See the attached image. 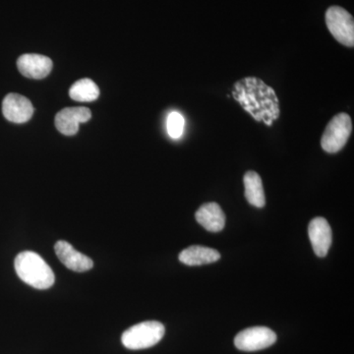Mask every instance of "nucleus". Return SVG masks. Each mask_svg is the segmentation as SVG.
I'll return each mask as SVG.
<instances>
[{"instance_id": "f257e3e1", "label": "nucleus", "mask_w": 354, "mask_h": 354, "mask_svg": "<svg viewBox=\"0 0 354 354\" xmlns=\"http://www.w3.org/2000/svg\"><path fill=\"white\" fill-rule=\"evenodd\" d=\"M232 95L254 120L262 121L267 127H272L279 118L281 111L276 92L259 78L246 77L237 81Z\"/></svg>"}, {"instance_id": "f03ea898", "label": "nucleus", "mask_w": 354, "mask_h": 354, "mask_svg": "<svg viewBox=\"0 0 354 354\" xmlns=\"http://www.w3.org/2000/svg\"><path fill=\"white\" fill-rule=\"evenodd\" d=\"M14 266L18 277L32 288L48 290L55 283L53 270L38 253L24 251L18 254Z\"/></svg>"}, {"instance_id": "7ed1b4c3", "label": "nucleus", "mask_w": 354, "mask_h": 354, "mask_svg": "<svg viewBox=\"0 0 354 354\" xmlns=\"http://www.w3.org/2000/svg\"><path fill=\"white\" fill-rule=\"evenodd\" d=\"M165 326L157 321H147L133 326L123 333L121 342L123 346L132 351L152 348L162 341Z\"/></svg>"}, {"instance_id": "20e7f679", "label": "nucleus", "mask_w": 354, "mask_h": 354, "mask_svg": "<svg viewBox=\"0 0 354 354\" xmlns=\"http://www.w3.org/2000/svg\"><path fill=\"white\" fill-rule=\"evenodd\" d=\"M353 122L348 113H339L328 123L321 139V146L325 152H339L351 137Z\"/></svg>"}, {"instance_id": "39448f33", "label": "nucleus", "mask_w": 354, "mask_h": 354, "mask_svg": "<svg viewBox=\"0 0 354 354\" xmlns=\"http://www.w3.org/2000/svg\"><path fill=\"white\" fill-rule=\"evenodd\" d=\"M328 29L339 43L346 46H354V21L346 9L332 6L326 12Z\"/></svg>"}, {"instance_id": "423d86ee", "label": "nucleus", "mask_w": 354, "mask_h": 354, "mask_svg": "<svg viewBox=\"0 0 354 354\" xmlns=\"http://www.w3.org/2000/svg\"><path fill=\"white\" fill-rule=\"evenodd\" d=\"M277 341L274 330L267 327H252L241 330L234 339V344L239 351H257L269 348Z\"/></svg>"}, {"instance_id": "0eeeda50", "label": "nucleus", "mask_w": 354, "mask_h": 354, "mask_svg": "<svg viewBox=\"0 0 354 354\" xmlns=\"http://www.w3.org/2000/svg\"><path fill=\"white\" fill-rule=\"evenodd\" d=\"M2 113L7 120L14 123H25L31 120L34 106L29 99L11 93L4 97L2 102Z\"/></svg>"}, {"instance_id": "6e6552de", "label": "nucleus", "mask_w": 354, "mask_h": 354, "mask_svg": "<svg viewBox=\"0 0 354 354\" xmlns=\"http://www.w3.org/2000/svg\"><path fill=\"white\" fill-rule=\"evenodd\" d=\"M308 234L316 255L320 258L327 256L333 241L332 230L327 220L324 218H313L309 223Z\"/></svg>"}, {"instance_id": "1a4fd4ad", "label": "nucleus", "mask_w": 354, "mask_h": 354, "mask_svg": "<svg viewBox=\"0 0 354 354\" xmlns=\"http://www.w3.org/2000/svg\"><path fill=\"white\" fill-rule=\"evenodd\" d=\"M92 113L87 108H66L62 109L55 116V127L66 136L75 135L80 123L87 122Z\"/></svg>"}, {"instance_id": "9d476101", "label": "nucleus", "mask_w": 354, "mask_h": 354, "mask_svg": "<svg viewBox=\"0 0 354 354\" xmlns=\"http://www.w3.org/2000/svg\"><path fill=\"white\" fill-rule=\"evenodd\" d=\"M17 67L20 73L27 78L43 79L50 73L53 62L44 55L27 53L18 58Z\"/></svg>"}, {"instance_id": "9b49d317", "label": "nucleus", "mask_w": 354, "mask_h": 354, "mask_svg": "<svg viewBox=\"0 0 354 354\" xmlns=\"http://www.w3.org/2000/svg\"><path fill=\"white\" fill-rule=\"evenodd\" d=\"M55 254L62 264L74 272H83L92 269L94 263L88 256L77 251L66 241H58L55 246Z\"/></svg>"}, {"instance_id": "f8f14e48", "label": "nucleus", "mask_w": 354, "mask_h": 354, "mask_svg": "<svg viewBox=\"0 0 354 354\" xmlns=\"http://www.w3.org/2000/svg\"><path fill=\"white\" fill-rule=\"evenodd\" d=\"M195 218L203 227L211 232L223 230L225 225V216L220 205L216 203H207L200 207Z\"/></svg>"}, {"instance_id": "ddd939ff", "label": "nucleus", "mask_w": 354, "mask_h": 354, "mask_svg": "<svg viewBox=\"0 0 354 354\" xmlns=\"http://www.w3.org/2000/svg\"><path fill=\"white\" fill-rule=\"evenodd\" d=\"M221 254L209 247L193 245L184 249L179 254V261L187 266H202L211 264L220 260Z\"/></svg>"}, {"instance_id": "4468645a", "label": "nucleus", "mask_w": 354, "mask_h": 354, "mask_svg": "<svg viewBox=\"0 0 354 354\" xmlns=\"http://www.w3.org/2000/svg\"><path fill=\"white\" fill-rule=\"evenodd\" d=\"M243 181L245 186V197L249 204L257 208L265 207L264 188L259 174L255 171H247Z\"/></svg>"}, {"instance_id": "2eb2a0df", "label": "nucleus", "mask_w": 354, "mask_h": 354, "mask_svg": "<svg viewBox=\"0 0 354 354\" xmlns=\"http://www.w3.org/2000/svg\"><path fill=\"white\" fill-rule=\"evenodd\" d=\"M69 95L76 102H94L99 97L100 90L94 81L85 78L77 81L71 86Z\"/></svg>"}, {"instance_id": "dca6fc26", "label": "nucleus", "mask_w": 354, "mask_h": 354, "mask_svg": "<svg viewBox=\"0 0 354 354\" xmlns=\"http://www.w3.org/2000/svg\"><path fill=\"white\" fill-rule=\"evenodd\" d=\"M183 116L177 111H172L167 118V132L172 139L180 138L184 130Z\"/></svg>"}]
</instances>
